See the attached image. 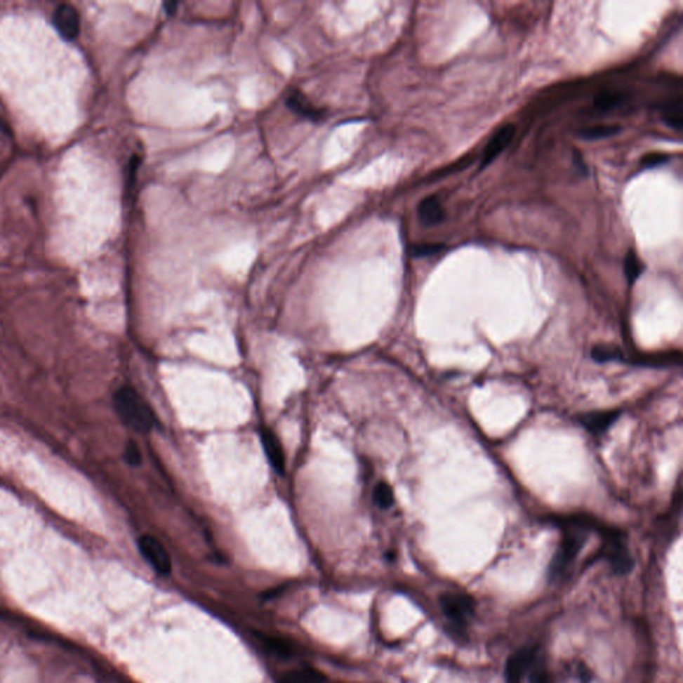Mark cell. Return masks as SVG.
<instances>
[{
    "instance_id": "8992f818",
    "label": "cell",
    "mask_w": 683,
    "mask_h": 683,
    "mask_svg": "<svg viewBox=\"0 0 683 683\" xmlns=\"http://www.w3.org/2000/svg\"><path fill=\"white\" fill-rule=\"evenodd\" d=\"M53 25L63 39L75 41L81 32V16L75 7L59 4L53 15Z\"/></svg>"
},
{
    "instance_id": "d6986e66",
    "label": "cell",
    "mask_w": 683,
    "mask_h": 683,
    "mask_svg": "<svg viewBox=\"0 0 683 683\" xmlns=\"http://www.w3.org/2000/svg\"><path fill=\"white\" fill-rule=\"evenodd\" d=\"M623 270H625V275H626V279H628L629 284H634L637 279L641 277L643 271L642 262L634 250H629L628 254L625 256Z\"/></svg>"
},
{
    "instance_id": "5bb4252c",
    "label": "cell",
    "mask_w": 683,
    "mask_h": 683,
    "mask_svg": "<svg viewBox=\"0 0 683 683\" xmlns=\"http://www.w3.org/2000/svg\"><path fill=\"white\" fill-rule=\"evenodd\" d=\"M628 99V94L622 91H613V90H604L595 96L594 99V107L602 112H609L616 108L621 107Z\"/></svg>"
},
{
    "instance_id": "3957f363",
    "label": "cell",
    "mask_w": 683,
    "mask_h": 683,
    "mask_svg": "<svg viewBox=\"0 0 683 683\" xmlns=\"http://www.w3.org/2000/svg\"><path fill=\"white\" fill-rule=\"evenodd\" d=\"M446 618L450 621V630L460 638L466 630L470 616L475 611L474 599L463 592H446L439 598Z\"/></svg>"
},
{
    "instance_id": "9c48e42d",
    "label": "cell",
    "mask_w": 683,
    "mask_h": 683,
    "mask_svg": "<svg viewBox=\"0 0 683 683\" xmlns=\"http://www.w3.org/2000/svg\"><path fill=\"white\" fill-rule=\"evenodd\" d=\"M536 656L534 649H519L510 656L506 663V683H521L522 677L530 669Z\"/></svg>"
},
{
    "instance_id": "4316f807",
    "label": "cell",
    "mask_w": 683,
    "mask_h": 683,
    "mask_svg": "<svg viewBox=\"0 0 683 683\" xmlns=\"http://www.w3.org/2000/svg\"><path fill=\"white\" fill-rule=\"evenodd\" d=\"M574 163L578 166V168L581 170V173L586 174V164L583 163V159L581 157V154L578 151H574Z\"/></svg>"
},
{
    "instance_id": "5b68a950",
    "label": "cell",
    "mask_w": 683,
    "mask_h": 683,
    "mask_svg": "<svg viewBox=\"0 0 683 683\" xmlns=\"http://www.w3.org/2000/svg\"><path fill=\"white\" fill-rule=\"evenodd\" d=\"M138 546L143 558L157 573L161 576H168L171 573V558L159 539L152 536H143L139 539Z\"/></svg>"
},
{
    "instance_id": "ffe728a7",
    "label": "cell",
    "mask_w": 683,
    "mask_h": 683,
    "mask_svg": "<svg viewBox=\"0 0 683 683\" xmlns=\"http://www.w3.org/2000/svg\"><path fill=\"white\" fill-rule=\"evenodd\" d=\"M260 642L263 643L265 647L274 656H279V658H289V656H293L291 646L289 643L284 642L283 639L275 638V637L262 635Z\"/></svg>"
},
{
    "instance_id": "44dd1931",
    "label": "cell",
    "mask_w": 683,
    "mask_h": 683,
    "mask_svg": "<svg viewBox=\"0 0 683 683\" xmlns=\"http://www.w3.org/2000/svg\"><path fill=\"white\" fill-rule=\"evenodd\" d=\"M374 502L379 509H389L394 505V493L387 483L379 482L376 484Z\"/></svg>"
},
{
    "instance_id": "603a6c76",
    "label": "cell",
    "mask_w": 683,
    "mask_h": 683,
    "mask_svg": "<svg viewBox=\"0 0 683 683\" xmlns=\"http://www.w3.org/2000/svg\"><path fill=\"white\" fill-rule=\"evenodd\" d=\"M669 159V155H666L663 152H650V154L643 157L641 163H642L643 168H653V167L661 166L663 163H668Z\"/></svg>"
},
{
    "instance_id": "cb8c5ba5",
    "label": "cell",
    "mask_w": 683,
    "mask_h": 683,
    "mask_svg": "<svg viewBox=\"0 0 683 683\" xmlns=\"http://www.w3.org/2000/svg\"><path fill=\"white\" fill-rule=\"evenodd\" d=\"M124 459L128 465L131 466H138L140 465L142 462V454H140V450L139 447L135 444V442H128V444L126 446V450H124Z\"/></svg>"
},
{
    "instance_id": "d4e9b609",
    "label": "cell",
    "mask_w": 683,
    "mask_h": 683,
    "mask_svg": "<svg viewBox=\"0 0 683 683\" xmlns=\"http://www.w3.org/2000/svg\"><path fill=\"white\" fill-rule=\"evenodd\" d=\"M530 683H551L549 671L542 665L536 666L530 675Z\"/></svg>"
},
{
    "instance_id": "6da1fadb",
    "label": "cell",
    "mask_w": 683,
    "mask_h": 683,
    "mask_svg": "<svg viewBox=\"0 0 683 683\" xmlns=\"http://www.w3.org/2000/svg\"><path fill=\"white\" fill-rule=\"evenodd\" d=\"M561 526L563 530L562 542L550 564L551 578H557L562 574L574 562L576 555L586 542L589 530L595 527V523L586 517H567L561 521Z\"/></svg>"
},
{
    "instance_id": "277c9868",
    "label": "cell",
    "mask_w": 683,
    "mask_h": 683,
    "mask_svg": "<svg viewBox=\"0 0 683 683\" xmlns=\"http://www.w3.org/2000/svg\"><path fill=\"white\" fill-rule=\"evenodd\" d=\"M603 545L599 550V557L609 561L611 569L619 576L629 574L632 570L634 561L629 550L625 545V539L619 531L611 529H603Z\"/></svg>"
},
{
    "instance_id": "ac0fdd59",
    "label": "cell",
    "mask_w": 683,
    "mask_h": 683,
    "mask_svg": "<svg viewBox=\"0 0 683 683\" xmlns=\"http://www.w3.org/2000/svg\"><path fill=\"white\" fill-rule=\"evenodd\" d=\"M682 107V100L678 99L677 102L670 103L669 106L665 108V112L662 115L666 126H669L671 130H675L678 133L682 130L683 127Z\"/></svg>"
},
{
    "instance_id": "7402d4cb",
    "label": "cell",
    "mask_w": 683,
    "mask_h": 683,
    "mask_svg": "<svg viewBox=\"0 0 683 683\" xmlns=\"http://www.w3.org/2000/svg\"><path fill=\"white\" fill-rule=\"evenodd\" d=\"M446 248V246L442 243H425V244H416L411 248V256L414 258H426L432 255L439 254Z\"/></svg>"
},
{
    "instance_id": "4fadbf2b",
    "label": "cell",
    "mask_w": 683,
    "mask_h": 683,
    "mask_svg": "<svg viewBox=\"0 0 683 683\" xmlns=\"http://www.w3.org/2000/svg\"><path fill=\"white\" fill-rule=\"evenodd\" d=\"M287 106L291 108L294 112H296L298 115H302V117H305L307 119H312V121H319L324 115L323 110L314 106L307 98L299 91H293L291 94L289 95Z\"/></svg>"
},
{
    "instance_id": "2e32d148",
    "label": "cell",
    "mask_w": 683,
    "mask_h": 683,
    "mask_svg": "<svg viewBox=\"0 0 683 683\" xmlns=\"http://www.w3.org/2000/svg\"><path fill=\"white\" fill-rule=\"evenodd\" d=\"M324 677L319 671L314 669L293 670L283 675L281 683H323Z\"/></svg>"
},
{
    "instance_id": "e0dca14e",
    "label": "cell",
    "mask_w": 683,
    "mask_h": 683,
    "mask_svg": "<svg viewBox=\"0 0 683 683\" xmlns=\"http://www.w3.org/2000/svg\"><path fill=\"white\" fill-rule=\"evenodd\" d=\"M619 131H621V126H616V124H599V126H592V127L583 128L582 131H579V134L578 135L583 140H598V139H604V138L614 136Z\"/></svg>"
},
{
    "instance_id": "484cf974",
    "label": "cell",
    "mask_w": 683,
    "mask_h": 683,
    "mask_svg": "<svg viewBox=\"0 0 683 683\" xmlns=\"http://www.w3.org/2000/svg\"><path fill=\"white\" fill-rule=\"evenodd\" d=\"M578 672H579V682H591V672H590V670L588 669L585 665H579V668H578Z\"/></svg>"
},
{
    "instance_id": "7a4b0ae2",
    "label": "cell",
    "mask_w": 683,
    "mask_h": 683,
    "mask_svg": "<svg viewBox=\"0 0 683 683\" xmlns=\"http://www.w3.org/2000/svg\"><path fill=\"white\" fill-rule=\"evenodd\" d=\"M114 407L121 422L138 432H148L157 423L154 410L133 387L124 386L115 392Z\"/></svg>"
},
{
    "instance_id": "ba28073f",
    "label": "cell",
    "mask_w": 683,
    "mask_h": 683,
    "mask_svg": "<svg viewBox=\"0 0 683 683\" xmlns=\"http://www.w3.org/2000/svg\"><path fill=\"white\" fill-rule=\"evenodd\" d=\"M628 362L631 363V364H635V366L651 367V369L674 367V366H681L682 354L678 350L649 352V354H638L637 357H630Z\"/></svg>"
},
{
    "instance_id": "7c38bea8",
    "label": "cell",
    "mask_w": 683,
    "mask_h": 683,
    "mask_svg": "<svg viewBox=\"0 0 683 683\" xmlns=\"http://www.w3.org/2000/svg\"><path fill=\"white\" fill-rule=\"evenodd\" d=\"M418 218L420 223L427 227H432L442 223L444 219L442 203L435 195L426 197L418 206Z\"/></svg>"
},
{
    "instance_id": "9a60e30c",
    "label": "cell",
    "mask_w": 683,
    "mask_h": 683,
    "mask_svg": "<svg viewBox=\"0 0 683 683\" xmlns=\"http://www.w3.org/2000/svg\"><path fill=\"white\" fill-rule=\"evenodd\" d=\"M591 358L594 362L607 363L614 361H626L623 351L611 345H597L591 350Z\"/></svg>"
},
{
    "instance_id": "30bf717a",
    "label": "cell",
    "mask_w": 683,
    "mask_h": 683,
    "mask_svg": "<svg viewBox=\"0 0 683 683\" xmlns=\"http://www.w3.org/2000/svg\"><path fill=\"white\" fill-rule=\"evenodd\" d=\"M619 416H621V410L592 411V413L578 416V422L591 434L602 435L616 423V419Z\"/></svg>"
},
{
    "instance_id": "8fae6325",
    "label": "cell",
    "mask_w": 683,
    "mask_h": 683,
    "mask_svg": "<svg viewBox=\"0 0 683 683\" xmlns=\"http://www.w3.org/2000/svg\"><path fill=\"white\" fill-rule=\"evenodd\" d=\"M260 441L271 468H274L278 474H283L286 460H284V453L279 438L275 435L272 430L263 429L260 431Z\"/></svg>"
},
{
    "instance_id": "52a82bcc",
    "label": "cell",
    "mask_w": 683,
    "mask_h": 683,
    "mask_svg": "<svg viewBox=\"0 0 683 683\" xmlns=\"http://www.w3.org/2000/svg\"><path fill=\"white\" fill-rule=\"evenodd\" d=\"M515 133H517V127L514 124H506L493 135V138L489 140L487 146L483 151L481 170L487 167L490 163H493L498 155H500L506 148L509 147L510 143L515 136Z\"/></svg>"
}]
</instances>
